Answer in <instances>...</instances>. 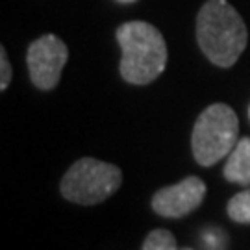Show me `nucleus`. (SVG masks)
I'll use <instances>...</instances> for the list:
<instances>
[{
	"label": "nucleus",
	"instance_id": "obj_3",
	"mask_svg": "<svg viewBox=\"0 0 250 250\" xmlns=\"http://www.w3.org/2000/svg\"><path fill=\"white\" fill-rule=\"evenodd\" d=\"M239 121L230 106L211 104L198 115L193 126L191 148L198 165L211 167L224 156H228L237 145Z\"/></svg>",
	"mask_w": 250,
	"mask_h": 250
},
{
	"label": "nucleus",
	"instance_id": "obj_13",
	"mask_svg": "<svg viewBox=\"0 0 250 250\" xmlns=\"http://www.w3.org/2000/svg\"><path fill=\"white\" fill-rule=\"evenodd\" d=\"M184 250H193V249H184Z\"/></svg>",
	"mask_w": 250,
	"mask_h": 250
},
{
	"label": "nucleus",
	"instance_id": "obj_1",
	"mask_svg": "<svg viewBox=\"0 0 250 250\" xmlns=\"http://www.w3.org/2000/svg\"><path fill=\"white\" fill-rule=\"evenodd\" d=\"M200 50L217 67H233L249 43V30L228 0H206L197 15Z\"/></svg>",
	"mask_w": 250,
	"mask_h": 250
},
{
	"label": "nucleus",
	"instance_id": "obj_10",
	"mask_svg": "<svg viewBox=\"0 0 250 250\" xmlns=\"http://www.w3.org/2000/svg\"><path fill=\"white\" fill-rule=\"evenodd\" d=\"M13 71H11V63L8 60V52L4 46H0V91H6L11 82Z\"/></svg>",
	"mask_w": 250,
	"mask_h": 250
},
{
	"label": "nucleus",
	"instance_id": "obj_4",
	"mask_svg": "<svg viewBox=\"0 0 250 250\" xmlns=\"http://www.w3.org/2000/svg\"><path fill=\"white\" fill-rule=\"evenodd\" d=\"M123 184V172L113 163L82 158L62 180V195L69 202L93 206L111 197Z\"/></svg>",
	"mask_w": 250,
	"mask_h": 250
},
{
	"label": "nucleus",
	"instance_id": "obj_12",
	"mask_svg": "<svg viewBox=\"0 0 250 250\" xmlns=\"http://www.w3.org/2000/svg\"><path fill=\"white\" fill-rule=\"evenodd\" d=\"M117 2H121V4H132L135 0H117Z\"/></svg>",
	"mask_w": 250,
	"mask_h": 250
},
{
	"label": "nucleus",
	"instance_id": "obj_5",
	"mask_svg": "<svg viewBox=\"0 0 250 250\" xmlns=\"http://www.w3.org/2000/svg\"><path fill=\"white\" fill-rule=\"evenodd\" d=\"M69 60V48L65 41L54 34H45L32 41L26 52V65L30 80L41 91L54 89L62 78L63 67Z\"/></svg>",
	"mask_w": 250,
	"mask_h": 250
},
{
	"label": "nucleus",
	"instance_id": "obj_6",
	"mask_svg": "<svg viewBox=\"0 0 250 250\" xmlns=\"http://www.w3.org/2000/svg\"><path fill=\"white\" fill-rule=\"evenodd\" d=\"M206 197V184L198 176H188L182 182L160 189L152 197V209L167 219H180L195 211Z\"/></svg>",
	"mask_w": 250,
	"mask_h": 250
},
{
	"label": "nucleus",
	"instance_id": "obj_2",
	"mask_svg": "<svg viewBox=\"0 0 250 250\" xmlns=\"http://www.w3.org/2000/svg\"><path fill=\"white\" fill-rule=\"evenodd\" d=\"M115 37L123 50L119 65L123 80L132 85H146L160 78L169 52L158 28L145 21H130L117 28Z\"/></svg>",
	"mask_w": 250,
	"mask_h": 250
},
{
	"label": "nucleus",
	"instance_id": "obj_7",
	"mask_svg": "<svg viewBox=\"0 0 250 250\" xmlns=\"http://www.w3.org/2000/svg\"><path fill=\"white\" fill-rule=\"evenodd\" d=\"M224 178L232 184L250 186V137H241L224 165Z\"/></svg>",
	"mask_w": 250,
	"mask_h": 250
},
{
	"label": "nucleus",
	"instance_id": "obj_8",
	"mask_svg": "<svg viewBox=\"0 0 250 250\" xmlns=\"http://www.w3.org/2000/svg\"><path fill=\"white\" fill-rule=\"evenodd\" d=\"M228 215L235 223L250 224V189H245L232 197L228 202Z\"/></svg>",
	"mask_w": 250,
	"mask_h": 250
},
{
	"label": "nucleus",
	"instance_id": "obj_11",
	"mask_svg": "<svg viewBox=\"0 0 250 250\" xmlns=\"http://www.w3.org/2000/svg\"><path fill=\"white\" fill-rule=\"evenodd\" d=\"M202 239H204V245L209 250H224L226 237H224V233L219 232L217 228H215V230H206V232L202 233Z\"/></svg>",
	"mask_w": 250,
	"mask_h": 250
},
{
	"label": "nucleus",
	"instance_id": "obj_9",
	"mask_svg": "<svg viewBox=\"0 0 250 250\" xmlns=\"http://www.w3.org/2000/svg\"><path fill=\"white\" fill-rule=\"evenodd\" d=\"M143 250H178L176 239L169 230H154L146 235Z\"/></svg>",
	"mask_w": 250,
	"mask_h": 250
},
{
	"label": "nucleus",
	"instance_id": "obj_14",
	"mask_svg": "<svg viewBox=\"0 0 250 250\" xmlns=\"http://www.w3.org/2000/svg\"><path fill=\"white\" fill-rule=\"evenodd\" d=\"M249 115H250V109H249Z\"/></svg>",
	"mask_w": 250,
	"mask_h": 250
}]
</instances>
